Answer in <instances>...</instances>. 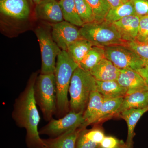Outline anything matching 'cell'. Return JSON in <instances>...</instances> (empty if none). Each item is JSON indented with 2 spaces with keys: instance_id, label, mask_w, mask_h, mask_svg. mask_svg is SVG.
Masks as SVG:
<instances>
[{
  "instance_id": "6da1fadb",
  "label": "cell",
  "mask_w": 148,
  "mask_h": 148,
  "mask_svg": "<svg viewBox=\"0 0 148 148\" xmlns=\"http://www.w3.org/2000/svg\"><path fill=\"white\" fill-rule=\"evenodd\" d=\"M37 77L35 73L30 77L25 89L15 99L12 113L16 125L26 129V142L29 148H45L38 130L40 117L34 95Z\"/></svg>"
},
{
  "instance_id": "7a4b0ae2",
  "label": "cell",
  "mask_w": 148,
  "mask_h": 148,
  "mask_svg": "<svg viewBox=\"0 0 148 148\" xmlns=\"http://www.w3.org/2000/svg\"><path fill=\"white\" fill-rule=\"evenodd\" d=\"M79 67L66 51H61L57 58L54 75L56 90V111L58 119L63 117L70 112L68 98L69 87L73 74Z\"/></svg>"
},
{
  "instance_id": "3957f363",
  "label": "cell",
  "mask_w": 148,
  "mask_h": 148,
  "mask_svg": "<svg viewBox=\"0 0 148 148\" xmlns=\"http://www.w3.org/2000/svg\"><path fill=\"white\" fill-rule=\"evenodd\" d=\"M96 89L95 78L79 66L73 74L69 87L70 111L84 112L91 92Z\"/></svg>"
},
{
  "instance_id": "277c9868",
  "label": "cell",
  "mask_w": 148,
  "mask_h": 148,
  "mask_svg": "<svg viewBox=\"0 0 148 148\" xmlns=\"http://www.w3.org/2000/svg\"><path fill=\"white\" fill-rule=\"evenodd\" d=\"M34 95L44 119L49 122L53 119L56 111V90L54 73L40 74L37 77Z\"/></svg>"
},
{
  "instance_id": "5b68a950",
  "label": "cell",
  "mask_w": 148,
  "mask_h": 148,
  "mask_svg": "<svg viewBox=\"0 0 148 148\" xmlns=\"http://www.w3.org/2000/svg\"><path fill=\"white\" fill-rule=\"evenodd\" d=\"M79 30L83 38L87 40L94 46L104 47L125 45L126 43L122 39L114 24L106 20L84 24Z\"/></svg>"
},
{
  "instance_id": "8992f818",
  "label": "cell",
  "mask_w": 148,
  "mask_h": 148,
  "mask_svg": "<svg viewBox=\"0 0 148 148\" xmlns=\"http://www.w3.org/2000/svg\"><path fill=\"white\" fill-rule=\"evenodd\" d=\"M104 50L105 58L121 70L137 71L145 66L140 56L125 45L106 47Z\"/></svg>"
},
{
  "instance_id": "52a82bcc",
  "label": "cell",
  "mask_w": 148,
  "mask_h": 148,
  "mask_svg": "<svg viewBox=\"0 0 148 148\" xmlns=\"http://www.w3.org/2000/svg\"><path fill=\"white\" fill-rule=\"evenodd\" d=\"M35 32L41 54L40 74L54 73L56 65V60L62 50L53 41L51 35L45 29L39 27Z\"/></svg>"
},
{
  "instance_id": "ba28073f",
  "label": "cell",
  "mask_w": 148,
  "mask_h": 148,
  "mask_svg": "<svg viewBox=\"0 0 148 148\" xmlns=\"http://www.w3.org/2000/svg\"><path fill=\"white\" fill-rule=\"evenodd\" d=\"M83 112L70 111L63 117L52 119L39 130L40 135H45L54 138L66 132L82 127L84 122Z\"/></svg>"
},
{
  "instance_id": "9c48e42d",
  "label": "cell",
  "mask_w": 148,
  "mask_h": 148,
  "mask_svg": "<svg viewBox=\"0 0 148 148\" xmlns=\"http://www.w3.org/2000/svg\"><path fill=\"white\" fill-rule=\"evenodd\" d=\"M51 35L58 47L66 51L73 43L83 38L79 29L65 21L52 24Z\"/></svg>"
},
{
  "instance_id": "30bf717a",
  "label": "cell",
  "mask_w": 148,
  "mask_h": 148,
  "mask_svg": "<svg viewBox=\"0 0 148 148\" xmlns=\"http://www.w3.org/2000/svg\"><path fill=\"white\" fill-rule=\"evenodd\" d=\"M116 81L120 85L126 88L127 95L138 91L148 90L145 81L140 74L134 70L120 69Z\"/></svg>"
},
{
  "instance_id": "8fae6325",
  "label": "cell",
  "mask_w": 148,
  "mask_h": 148,
  "mask_svg": "<svg viewBox=\"0 0 148 148\" xmlns=\"http://www.w3.org/2000/svg\"><path fill=\"white\" fill-rule=\"evenodd\" d=\"M37 17L53 24L64 21L61 7L57 0H44L36 6Z\"/></svg>"
},
{
  "instance_id": "7c38bea8",
  "label": "cell",
  "mask_w": 148,
  "mask_h": 148,
  "mask_svg": "<svg viewBox=\"0 0 148 148\" xmlns=\"http://www.w3.org/2000/svg\"><path fill=\"white\" fill-rule=\"evenodd\" d=\"M1 13L11 18L24 20L30 13L27 0H0Z\"/></svg>"
},
{
  "instance_id": "4fadbf2b",
  "label": "cell",
  "mask_w": 148,
  "mask_h": 148,
  "mask_svg": "<svg viewBox=\"0 0 148 148\" xmlns=\"http://www.w3.org/2000/svg\"><path fill=\"white\" fill-rule=\"evenodd\" d=\"M140 19V17L135 14L126 16L113 23L122 39L125 42L136 40Z\"/></svg>"
},
{
  "instance_id": "5bb4252c",
  "label": "cell",
  "mask_w": 148,
  "mask_h": 148,
  "mask_svg": "<svg viewBox=\"0 0 148 148\" xmlns=\"http://www.w3.org/2000/svg\"><path fill=\"white\" fill-rule=\"evenodd\" d=\"M104 98L97 90H93L90 94L87 107L83 114L84 122L82 128H86L88 125L98 122Z\"/></svg>"
},
{
  "instance_id": "9a60e30c",
  "label": "cell",
  "mask_w": 148,
  "mask_h": 148,
  "mask_svg": "<svg viewBox=\"0 0 148 148\" xmlns=\"http://www.w3.org/2000/svg\"><path fill=\"white\" fill-rule=\"evenodd\" d=\"M120 69L115 66L112 62L106 58H103L90 73L96 80H116Z\"/></svg>"
},
{
  "instance_id": "2e32d148",
  "label": "cell",
  "mask_w": 148,
  "mask_h": 148,
  "mask_svg": "<svg viewBox=\"0 0 148 148\" xmlns=\"http://www.w3.org/2000/svg\"><path fill=\"white\" fill-rule=\"evenodd\" d=\"M148 111V107L143 108L130 109L123 111L119 115L127 123L128 131L126 144L128 148H132L133 139L135 136V126L140 118Z\"/></svg>"
},
{
  "instance_id": "e0dca14e",
  "label": "cell",
  "mask_w": 148,
  "mask_h": 148,
  "mask_svg": "<svg viewBox=\"0 0 148 148\" xmlns=\"http://www.w3.org/2000/svg\"><path fill=\"white\" fill-rule=\"evenodd\" d=\"M82 127L70 130L54 138L42 139L45 148H76V144Z\"/></svg>"
},
{
  "instance_id": "ac0fdd59",
  "label": "cell",
  "mask_w": 148,
  "mask_h": 148,
  "mask_svg": "<svg viewBox=\"0 0 148 148\" xmlns=\"http://www.w3.org/2000/svg\"><path fill=\"white\" fill-rule=\"evenodd\" d=\"M96 90L104 99L125 97L127 91V89L120 85L116 80H96Z\"/></svg>"
},
{
  "instance_id": "d6986e66",
  "label": "cell",
  "mask_w": 148,
  "mask_h": 148,
  "mask_svg": "<svg viewBox=\"0 0 148 148\" xmlns=\"http://www.w3.org/2000/svg\"><path fill=\"white\" fill-rule=\"evenodd\" d=\"M147 107L148 90L134 92L124 97L115 115L118 116L123 111L128 109L143 108Z\"/></svg>"
},
{
  "instance_id": "ffe728a7",
  "label": "cell",
  "mask_w": 148,
  "mask_h": 148,
  "mask_svg": "<svg viewBox=\"0 0 148 148\" xmlns=\"http://www.w3.org/2000/svg\"><path fill=\"white\" fill-rule=\"evenodd\" d=\"M105 58L104 47L93 46L81 61L79 66L85 71L90 72Z\"/></svg>"
},
{
  "instance_id": "44dd1931",
  "label": "cell",
  "mask_w": 148,
  "mask_h": 148,
  "mask_svg": "<svg viewBox=\"0 0 148 148\" xmlns=\"http://www.w3.org/2000/svg\"><path fill=\"white\" fill-rule=\"evenodd\" d=\"M93 46L87 40L82 38L69 46L66 51L71 58L79 65Z\"/></svg>"
},
{
  "instance_id": "7402d4cb",
  "label": "cell",
  "mask_w": 148,
  "mask_h": 148,
  "mask_svg": "<svg viewBox=\"0 0 148 148\" xmlns=\"http://www.w3.org/2000/svg\"><path fill=\"white\" fill-rule=\"evenodd\" d=\"M59 2L64 20L76 27H82L84 24L77 12L75 1L63 0Z\"/></svg>"
},
{
  "instance_id": "603a6c76",
  "label": "cell",
  "mask_w": 148,
  "mask_h": 148,
  "mask_svg": "<svg viewBox=\"0 0 148 148\" xmlns=\"http://www.w3.org/2000/svg\"><path fill=\"white\" fill-rule=\"evenodd\" d=\"M135 9L130 1L115 8H111L106 16L105 20L113 24L121 18L135 15Z\"/></svg>"
},
{
  "instance_id": "cb8c5ba5",
  "label": "cell",
  "mask_w": 148,
  "mask_h": 148,
  "mask_svg": "<svg viewBox=\"0 0 148 148\" xmlns=\"http://www.w3.org/2000/svg\"><path fill=\"white\" fill-rule=\"evenodd\" d=\"M124 97L104 99L98 122L102 121L115 115Z\"/></svg>"
},
{
  "instance_id": "d4e9b609",
  "label": "cell",
  "mask_w": 148,
  "mask_h": 148,
  "mask_svg": "<svg viewBox=\"0 0 148 148\" xmlns=\"http://www.w3.org/2000/svg\"><path fill=\"white\" fill-rule=\"evenodd\" d=\"M92 8L95 17V22L105 21L106 16L111 8L107 0H86Z\"/></svg>"
},
{
  "instance_id": "484cf974",
  "label": "cell",
  "mask_w": 148,
  "mask_h": 148,
  "mask_svg": "<svg viewBox=\"0 0 148 148\" xmlns=\"http://www.w3.org/2000/svg\"><path fill=\"white\" fill-rule=\"evenodd\" d=\"M78 14L84 24L95 22L92 8L86 0H74Z\"/></svg>"
},
{
  "instance_id": "4316f807",
  "label": "cell",
  "mask_w": 148,
  "mask_h": 148,
  "mask_svg": "<svg viewBox=\"0 0 148 148\" xmlns=\"http://www.w3.org/2000/svg\"><path fill=\"white\" fill-rule=\"evenodd\" d=\"M125 45L134 51L140 56L145 66L148 67V42H141L135 40L127 42Z\"/></svg>"
},
{
  "instance_id": "83f0119b",
  "label": "cell",
  "mask_w": 148,
  "mask_h": 148,
  "mask_svg": "<svg viewBox=\"0 0 148 148\" xmlns=\"http://www.w3.org/2000/svg\"><path fill=\"white\" fill-rule=\"evenodd\" d=\"M148 38V15L140 17L138 36L136 41L146 42Z\"/></svg>"
},
{
  "instance_id": "f1b7e54d",
  "label": "cell",
  "mask_w": 148,
  "mask_h": 148,
  "mask_svg": "<svg viewBox=\"0 0 148 148\" xmlns=\"http://www.w3.org/2000/svg\"><path fill=\"white\" fill-rule=\"evenodd\" d=\"M86 137L90 141L100 145L105 137V133L100 128H95L87 130L86 128L83 129Z\"/></svg>"
},
{
  "instance_id": "f546056e",
  "label": "cell",
  "mask_w": 148,
  "mask_h": 148,
  "mask_svg": "<svg viewBox=\"0 0 148 148\" xmlns=\"http://www.w3.org/2000/svg\"><path fill=\"white\" fill-rule=\"evenodd\" d=\"M135 14L140 17L148 15V0H130Z\"/></svg>"
},
{
  "instance_id": "4dcf8cb0",
  "label": "cell",
  "mask_w": 148,
  "mask_h": 148,
  "mask_svg": "<svg viewBox=\"0 0 148 148\" xmlns=\"http://www.w3.org/2000/svg\"><path fill=\"white\" fill-rule=\"evenodd\" d=\"M83 129L81 130L77 139L76 148H98L100 145L88 139L85 135Z\"/></svg>"
},
{
  "instance_id": "1f68e13d",
  "label": "cell",
  "mask_w": 148,
  "mask_h": 148,
  "mask_svg": "<svg viewBox=\"0 0 148 148\" xmlns=\"http://www.w3.org/2000/svg\"><path fill=\"white\" fill-rule=\"evenodd\" d=\"M123 141L112 136H105L100 146L103 148H116Z\"/></svg>"
},
{
  "instance_id": "d6a6232c",
  "label": "cell",
  "mask_w": 148,
  "mask_h": 148,
  "mask_svg": "<svg viewBox=\"0 0 148 148\" xmlns=\"http://www.w3.org/2000/svg\"><path fill=\"white\" fill-rule=\"evenodd\" d=\"M136 71L138 72L145 80L148 86V67L145 66Z\"/></svg>"
},
{
  "instance_id": "836d02e7",
  "label": "cell",
  "mask_w": 148,
  "mask_h": 148,
  "mask_svg": "<svg viewBox=\"0 0 148 148\" xmlns=\"http://www.w3.org/2000/svg\"><path fill=\"white\" fill-rule=\"evenodd\" d=\"M111 8H115L124 3L122 0H107Z\"/></svg>"
},
{
  "instance_id": "e575fe53",
  "label": "cell",
  "mask_w": 148,
  "mask_h": 148,
  "mask_svg": "<svg viewBox=\"0 0 148 148\" xmlns=\"http://www.w3.org/2000/svg\"><path fill=\"white\" fill-rule=\"evenodd\" d=\"M98 148H102V147H101V146H99V147ZM116 148H128V147L126 145V143H123V142H122L119 145V146L118 147H117Z\"/></svg>"
},
{
  "instance_id": "d590c367",
  "label": "cell",
  "mask_w": 148,
  "mask_h": 148,
  "mask_svg": "<svg viewBox=\"0 0 148 148\" xmlns=\"http://www.w3.org/2000/svg\"><path fill=\"white\" fill-rule=\"evenodd\" d=\"M34 3L36 4V5L38 4L39 3L41 2L42 1H44V0H32Z\"/></svg>"
},
{
  "instance_id": "8d00e7d4",
  "label": "cell",
  "mask_w": 148,
  "mask_h": 148,
  "mask_svg": "<svg viewBox=\"0 0 148 148\" xmlns=\"http://www.w3.org/2000/svg\"><path fill=\"white\" fill-rule=\"evenodd\" d=\"M122 1H123V3H125L129 1H130V0H122Z\"/></svg>"
},
{
  "instance_id": "74e56055",
  "label": "cell",
  "mask_w": 148,
  "mask_h": 148,
  "mask_svg": "<svg viewBox=\"0 0 148 148\" xmlns=\"http://www.w3.org/2000/svg\"><path fill=\"white\" fill-rule=\"evenodd\" d=\"M57 1H63V0H57Z\"/></svg>"
},
{
  "instance_id": "f35d334b",
  "label": "cell",
  "mask_w": 148,
  "mask_h": 148,
  "mask_svg": "<svg viewBox=\"0 0 148 148\" xmlns=\"http://www.w3.org/2000/svg\"><path fill=\"white\" fill-rule=\"evenodd\" d=\"M148 42V38L147 40V42Z\"/></svg>"
}]
</instances>
